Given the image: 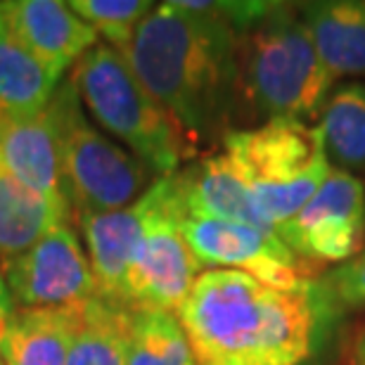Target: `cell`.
<instances>
[{
    "mask_svg": "<svg viewBox=\"0 0 365 365\" xmlns=\"http://www.w3.org/2000/svg\"><path fill=\"white\" fill-rule=\"evenodd\" d=\"M150 187L133 204L107 214H81L78 225L86 242L98 297L123 304L126 299V277L133 261L138 240L143 235L150 214ZM126 306V304H123Z\"/></svg>",
    "mask_w": 365,
    "mask_h": 365,
    "instance_id": "cell-14",
    "label": "cell"
},
{
    "mask_svg": "<svg viewBox=\"0 0 365 365\" xmlns=\"http://www.w3.org/2000/svg\"><path fill=\"white\" fill-rule=\"evenodd\" d=\"M221 143V152L275 230L304 209L332 171L316 123L271 119L232 128Z\"/></svg>",
    "mask_w": 365,
    "mask_h": 365,
    "instance_id": "cell-5",
    "label": "cell"
},
{
    "mask_svg": "<svg viewBox=\"0 0 365 365\" xmlns=\"http://www.w3.org/2000/svg\"><path fill=\"white\" fill-rule=\"evenodd\" d=\"M240 41L218 3L171 0L155 5L121 53L192 148L228 133L240 93Z\"/></svg>",
    "mask_w": 365,
    "mask_h": 365,
    "instance_id": "cell-1",
    "label": "cell"
},
{
    "mask_svg": "<svg viewBox=\"0 0 365 365\" xmlns=\"http://www.w3.org/2000/svg\"><path fill=\"white\" fill-rule=\"evenodd\" d=\"M126 365H197L192 344L176 313L133 309Z\"/></svg>",
    "mask_w": 365,
    "mask_h": 365,
    "instance_id": "cell-21",
    "label": "cell"
},
{
    "mask_svg": "<svg viewBox=\"0 0 365 365\" xmlns=\"http://www.w3.org/2000/svg\"><path fill=\"white\" fill-rule=\"evenodd\" d=\"M71 211L21 185L0 166V261L17 259L53 228L69 223Z\"/></svg>",
    "mask_w": 365,
    "mask_h": 365,
    "instance_id": "cell-17",
    "label": "cell"
},
{
    "mask_svg": "<svg viewBox=\"0 0 365 365\" xmlns=\"http://www.w3.org/2000/svg\"><path fill=\"white\" fill-rule=\"evenodd\" d=\"M130 313L133 309L109 299H88L67 365H126Z\"/></svg>",
    "mask_w": 365,
    "mask_h": 365,
    "instance_id": "cell-20",
    "label": "cell"
},
{
    "mask_svg": "<svg viewBox=\"0 0 365 365\" xmlns=\"http://www.w3.org/2000/svg\"><path fill=\"white\" fill-rule=\"evenodd\" d=\"M71 81L93 119L159 178L178 173L182 159L192 155L176 121L145 88L121 50L98 43L74 67Z\"/></svg>",
    "mask_w": 365,
    "mask_h": 365,
    "instance_id": "cell-4",
    "label": "cell"
},
{
    "mask_svg": "<svg viewBox=\"0 0 365 365\" xmlns=\"http://www.w3.org/2000/svg\"><path fill=\"white\" fill-rule=\"evenodd\" d=\"M3 12L7 31L57 78L100 43L95 29L86 24L69 3L10 0L3 3Z\"/></svg>",
    "mask_w": 365,
    "mask_h": 365,
    "instance_id": "cell-11",
    "label": "cell"
},
{
    "mask_svg": "<svg viewBox=\"0 0 365 365\" xmlns=\"http://www.w3.org/2000/svg\"><path fill=\"white\" fill-rule=\"evenodd\" d=\"M0 166L34 192L71 207L62 169L60 116L53 102L29 119L0 121Z\"/></svg>",
    "mask_w": 365,
    "mask_h": 365,
    "instance_id": "cell-12",
    "label": "cell"
},
{
    "mask_svg": "<svg viewBox=\"0 0 365 365\" xmlns=\"http://www.w3.org/2000/svg\"><path fill=\"white\" fill-rule=\"evenodd\" d=\"M150 197V214L128 268L123 304L128 309L178 313L202 266L178 230L171 176L152 182Z\"/></svg>",
    "mask_w": 365,
    "mask_h": 365,
    "instance_id": "cell-7",
    "label": "cell"
},
{
    "mask_svg": "<svg viewBox=\"0 0 365 365\" xmlns=\"http://www.w3.org/2000/svg\"><path fill=\"white\" fill-rule=\"evenodd\" d=\"M53 105L60 116L62 169L76 216L107 214L133 204L152 185V171L93 126L71 78L60 83Z\"/></svg>",
    "mask_w": 365,
    "mask_h": 365,
    "instance_id": "cell-6",
    "label": "cell"
},
{
    "mask_svg": "<svg viewBox=\"0 0 365 365\" xmlns=\"http://www.w3.org/2000/svg\"><path fill=\"white\" fill-rule=\"evenodd\" d=\"M327 162L332 169L365 171V83L349 81L337 86L327 98L316 123Z\"/></svg>",
    "mask_w": 365,
    "mask_h": 365,
    "instance_id": "cell-19",
    "label": "cell"
},
{
    "mask_svg": "<svg viewBox=\"0 0 365 365\" xmlns=\"http://www.w3.org/2000/svg\"><path fill=\"white\" fill-rule=\"evenodd\" d=\"M351 365H365V327L356 334L351 349Z\"/></svg>",
    "mask_w": 365,
    "mask_h": 365,
    "instance_id": "cell-25",
    "label": "cell"
},
{
    "mask_svg": "<svg viewBox=\"0 0 365 365\" xmlns=\"http://www.w3.org/2000/svg\"><path fill=\"white\" fill-rule=\"evenodd\" d=\"M327 297L351 309H365V250L351 261L337 266L325 280Z\"/></svg>",
    "mask_w": 365,
    "mask_h": 365,
    "instance_id": "cell-23",
    "label": "cell"
},
{
    "mask_svg": "<svg viewBox=\"0 0 365 365\" xmlns=\"http://www.w3.org/2000/svg\"><path fill=\"white\" fill-rule=\"evenodd\" d=\"M3 275L17 309L76 306L98 297L88 254L71 223L57 225L31 250L3 264Z\"/></svg>",
    "mask_w": 365,
    "mask_h": 365,
    "instance_id": "cell-10",
    "label": "cell"
},
{
    "mask_svg": "<svg viewBox=\"0 0 365 365\" xmlns=\"http://www.w3.org/2000/svg\"><path fill=\"white\" fill-rule=\"evenodd\" d=\"M60 83L62 78L48 71L10 31L0 36V121L41 114Z\"/></svg>",
    "mask_w": 365,
    "mask_h": 365,
    "instance_id": "cell-18",
    "label": "cell"
},
{
    "mask_svg": "<svg viewBox=\"0 0 365 365\" xmlns=\"http://www.w3.org/2000/svg\"><path fill=\"white\" fill-rule=\"evenodd\" d=\"M83 304L19 309L0 344L5 365H67Z\"/></svg>",
    "mask_w": 365,
    "mask_h": 365,
    "instance_id": "cell-16",
    "label": "cell"
},
{
    "mask_svg": "<svg viewBox=\"0 0 365 365\" xmlns=\"http://www.w3.org/2000/svg\"><path fill=\"white\" fill-rule=\"evenodd\" d=\"M176 223L202 271H240L282 289L299 287L309 280L304 277L302 259L277 237V232L211 218L180 216L178 211Z\"/></svg>",
    "mask_w": 365,
    "mask_h": 365,
    "instance_id": "cell-8",
    "label": "cell"
},
{
    "mask_svg": "<svg viewBox=\"0 0 365 365\" xmlns=\"http://www.w3.org/2000/svg\"><path fill=\"white\" fill-rule=\"evenodd\" d=\"M330 297L306 280L282 289L240 271H202L178 309L197 365H304L316 354Z\"/></svg>",
    "mask_w": 365,
    "mask_h": 365,
    "instance_id": "cell-2",
    "label": "cell"
},
{
    "mask_svg": "<svg viewBox=\"0 0 365 365\" xmlns=\"http://www.w3.org/2000/svg\"><path fill=\"white\" fill-rule=\"evenodd\" d=\"M17 304H14V299L10 294V289H7V282H5V275L0 271V344H3L7 330H10L14 316H17Z\"/></svg>",
    "mask_w": 365,
    "mask_h": 365,
    "instance_id": "cell-24",
    "label": "cell"
},
{
    "mask_svg": "<svg viewBox=\"0 0 365 365\" xmlns=\"http://www.w3.org/2000/svg\"><path fill=\"white\" fill-rule=\"evenodd\" d=\"M7 31V24H5V12H3V3H0V36Z\"/></svg>",
    "mask_w": 365,
    "mask_h": 365,
    "instance_id": "cell-26",
    "label": "cell"
},
{
    "mask_svg": "<svg viewBox=\"0 0 365 365\" xmlns=\"http://www.w3.org/2000/svg\"><path fill=\"white\" fill-rule=\"evenodd\" d=\"M171 180L180 216L211 218L277 232L223 152L190 164L187 169L173 173Z\"/></svg>",
    "mask_w": 365,
    "mask_h": 365,
    "instance_id": "cell-13",
    "label": "cell"
},
{
    "mask_svg": "<svg viewBox=\"0 0 365 365\" xmlns=\"http://www.w3.org/2000/svg\"><path fill=\"white\" fill-rule=\"evenodd\" d=\"M69 7L81 17L107 46L126 50L138 26L155 10L150 0H69Z\"/></svg>",
    "mask_w": 365,
    "mask_h": 365,
    "instance_id": "cell-22",
    "label": "cell"
},
{
    "mask_svg": "<svg viewBox=\"0 0 365 365\" xmlns=\"http://www.w3.org/2000/svg\"><path fill=\"white\" fill-rule=\"evenodd\" d=\"M0 365H5V361H3V356H0Z\"/></svg>",
    "mask_w": 365,
    "mask_h": 365,
    "instance_id": "cell-27",
    "label": "cell"
},
{
    "mask_svg": "<svg viewBox=\"0 0 365 365\" xmlns=\"http://www.w3.org/2000/svg\"><path fill=\"white\" fill-rule=\"evenodd\" d=\"M320 60L337 78L365 76V3L320 0L299 5Z\"/></svg>",
    "mask_w": 365,
    "mask_h": 365,
    "instance_id": "cell-15",
    "label": "cell"
},
{
    "mask_svg": "<svg viewBox=\"0 0 365 365\" xmlns=\"http://www.w3.org/2000/svg\"><path fill=\"white\" fill-rule=\"evenodd\" d=\"M363 235V180L339 169H332L318 192L304 204V209L277 228V237L299 259L339 266L361 254Z\"/></svg>",
    "mask_w": 365,
    "mask_h": 365,
    "instance_id": "cell-9",
    "label": "cell"
},
{
    "mask_svg": "<svg viewBox=\"0 0 365 365\" xmlns=\"http://www.w3.org/2000/svg\"><path fill=\"white\" fill-rule=\"evenodd\" d=\"M337 78L320 60L299 7L273 3L240 41V95L271 119L306 121L323 112Z\"/></svg>",
    "mask_w": 365,
    "mask_h": 365,
    "instance_id": "cell-3",
    "label": "cell"
}]
</instances>
